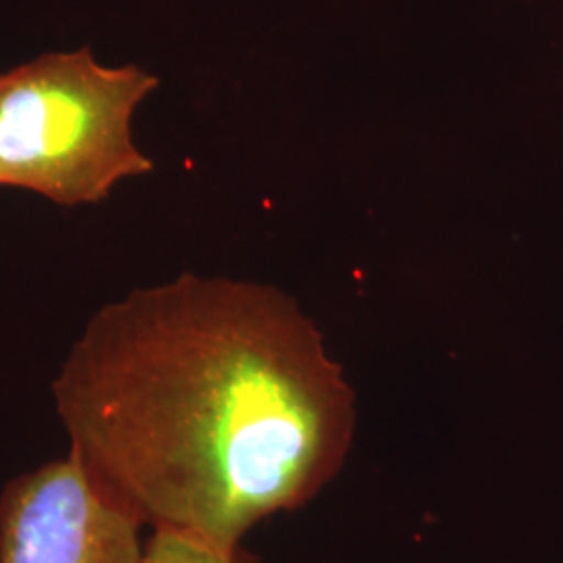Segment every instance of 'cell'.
Returning <instances> with one entry per match:
<instances>
[{
  "label": "cell",
  "instance_id": "obj_1",
  "mask_svg": "<svg viewBox=\"0 0 563 563\" xmlns=\"http://www.w3.org/2000/svg\"><path fill=\"white\" fill-rule=\"evenodd\" d=\"M69 455L142 526L220 549L322 495L357 397L299 302L181 274L101 307L51 384Z\"/></svg>",
  "mask_w": 563,
  "mask_h": 563
},
{
  "label": "cell",
  "instance_id": "obj_2",
  "mask_svg": "<svg viewBox=\"0 0 563 563\" xmlns=\"http://www.w3.org/2000/svg\"><path fill=\"white\" fill-rule=\"evenodd\" d=\"M157 86L139 65H101L88 46L0 74V186L78 207L151 174L132 120Z\"/></svg>",
  "mask_w": 563,
  "mask_h": 563
},
{
  "label": "cell",
  "instance_id": "obj_3",
  "mask_svg": "<svg viewBox=\"0 0 563 563\" xmlns=\"http://www.w3.org/2000/svg\"><path fill=\"white\" fill-rule=\"evenodd\" d=\"M141 530L69 453L0 493V563H141Z\"/></svg>",
  "mask_w": 563,
  "mask_h": 563
},
{
  "label": "cell",
  "instance_id": "obj_4",
  "mask_svg": "<svg viewBox=\"0 0 563 563\" xmlns=\"http://www.w3.org/2000/svg\"><path fill=\"white\" fill-rule=\"evenodd\" d=\"M141 563H262V560L242 547L220 549L178 532L153 530L144 543Z\"/></svg>",
  "mask_w": 563,
  "mask_h": 563
}]
</instances>
